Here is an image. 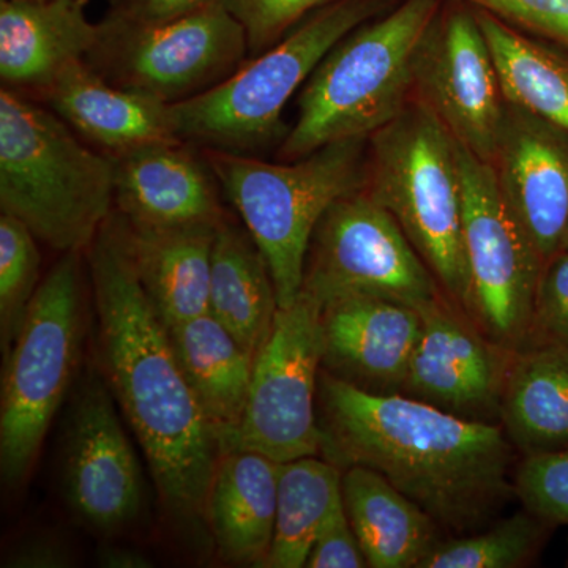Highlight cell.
Masks as SVG:
<instances>
[{"label": "cell", "mask_w": 568, "mask_h": 568, "mask_svg": "<svg viewBox=\"0 0 568 568\" xmlns=\"http://www.w3.org/2000/svg\"><path fill=\"white\" fill-rule=\"evenodd\" d=\"M108 387L144 452L171 521L201 540L222 452L142 286L129 223L110 216L89 246Z\"/></svg>", "instance_id": "1"}, {"label": "cell", "mask_w": 568, "mask_h": 568, "mask_svg": "<svg viewBox=\"0 0 568 568\" xmlns=\"http://www.w3.org/2000/svg\"><path fill=\"white\" fill-rule=\"evenodd\" d=\"M317 422L323 458L383 474L447 537L487 528L517 499L519 454L500 425L452 416L402 394H372L324 369Z\"/></svg>", "instance_id": "2"}, {"label": "cell", "mask_w": 568, "mask_h": 568, "mask_svg": "<svg viewBox=\"0 0 568 568\" xmlns=\"http://www.w3.org/2000/svg\"><path fill=\"white\" fill-rule=\"evenodd\" d=\"M114 160L78 141L58 115L0 93V207L37 241L63 253L89 248L111 216Z\"/></svg>", "instance_id": "3"}, {"label": "cell", "mask_w": 568, "mask_h": 568, "mask_svg": "<svg viewBox=\"0 0 568 568\" xmlns=\"http://www.w3.org/2000/svg\"><path fill=\"white\" fill-rule=\"evenodd\" d=\"M439 9L440 0H406L339 40L302 88L297 119L280 151L284 159L369 138L398 118L413 100L418 41Z\"/></svg>", "instance_id": "4"}, {"label": "cell", "mask_w": 568, "mask_h": 568, "mask_svg": "<svg viewBox=\"0 0 568 568\" xmlns=\"http://www.w3.org/2000/svg\"><path fill=\"white\" fill-rule=\"evenodd\" d=\"M364 192L394 215L440 290L466 312L469 268L458 144L424 104L410 100L369 136Z\"/></svg>", "instance_id": "5"}, {"label": "cell", "mask_w": 568, "mask_h": 568, "mask_svg": "<svg viewBox=\"0 0 568 568\" xmlns=\"http://www.w3.org/2000/svg\"><path fill=\"white\" fill-rule=\"evenodd\" d=\"M368 136L332 142L293 163L212 151V173L271 268L280 308L304 286L310 242L325 212L365 186Z\"/></svg>", "instance_id": "6"}, {"label": "cell", "mask_w": 568, "mask_h": 568, "mask_svg": "<svg viewBox=\"0 0 568 568\" xmlns=\"http://www.w3.org/2000/svg\"><path fill=\"white\" fill-rule=\"evenodd\" d=\"M390 0H336L207 91L173 103L181 140L213 151L256 149L282 133L284 106L327 52L364 22L383 14Z\"/></svg>", "instance_id": "7"}, {"label": "cell", "mask_w": 568, "mask_h": 568, "mask_svg": "<svg viewBox=\"0 0 568 568\" xmlns=\"http://www.w3.org/2000/svg\"><path fill=\"white\" fill-rule=\"evenodd\" d=\"M78 253L44 276L29 305L6 366L0 399V474L6 487L29 476L78 365L81 343Z\"/></svg>", "instance_id": "8"}, {"label": "cell", "mask_w": 568, "mask_h": 568, "mask_svg": "<svg viewBox=\"0 0 568 568\" xmlns=\"http://www.w3.org/2000/svg\"><path fill=\"white\" fill-rule=\"evenodd\" d=\"M248 52L241 22L223 0H215L159 24L106 17L88 59L89 67L112 84L178 103L226 80Z\"/></svg>", "instance_id": "9"}, {"label": "cell", "mask_w": 568, "mask_h": 568, "mask_svg": "<svg viewBox=\"0 0 568 568\" xmlns=\"http://www.w3.org/2000/svg\"><path fill=\"white\" fill-rule=\"evenodd\" d=\"M304 293L321 306L376 297L420 308L444 294L398 222L358 190L336 201L306 254Z\"/></svg>", "instance_id": "10"}, {"label": "cell", "mask_w": 568, "mask_h": 568, "mask_svg": "<svg viewBox=\"0 0 568 568\" xmlns=\"http://www.w3.org/2000/svg\"><path fill=\"white\" fill-rule=\"evenodd\" d=\"M458 164L469 268L466 313L488 338L517 353L529 343L545 261L507 211L491 164L459 144Z\"/></svg>", "instance_id": "11"}, {"label": "cell", "mask_w": 568, "mask_h": 568, "mask_svg": "<svg viewBox=\"0 0 568 568\" xmlns=\"http://www.w3.org/2000/svg\"><path fill=\"white\" fill-rule=\"evenodd\" d=\"M321 315L323 306L304 291L276 313L271 336L254 357L245 416L231 452H254L275 463L320 454Z\"/></svg>", "instance_id": "12"}, {"label": "cell", "mask_w": 568, "mask_h": 568, "mask_svg": "<svg viewBox=\"0 0 568 568\" xmlns=\"http://www.w3.org/2000/svg\"><path fill=\"white\" fill-rule=\"evenodd\" d=\"M413 100L459 145L493 164L507 102L476 10L437 11L414 54Z\"/></svg>", "instance_id": "13"}, {"label": "cell", "mask_w": 568, "mask_h": 568, "mask_svg": "<svg viewBox=\"0 0 568 568\" xmlns=\"http://www.w3.org/2000/svg\"><path fill=\"white\" fill-rule=\"evenodd\" d=\"M417 310L422 334L399 394L452 416L500 425L515 351L488 338L446 294Z\"/></svg>", "instance_id": "14"}, {"label": "cell", "mask_w": 568, "mask_h": 568, "mask_svg": "<svg viewBox=\"0 0 568 568\" xmlns=\"http://www.w3.org/2000/svg\"><path fill=\"white\" fill-rule=\"evenodd\" d=\"M99 376L89 377L71 413L63 458V493L84 525L110 532L130 525L142 507L140 462Z\"/></svg>", "instance_id": "15"}, {"label": "cell", "mask_w": 568, "mask_h": 568, "mask_svg": "<svg viewBox=\"0 0 568 568\" xmlns=\"http://www.w3.org/2000/svg\"><path fill=\"white\" fill-rule=\"evenodd\" d=\"M491 168L511 219L547 263L568 222V130L507 102Z\"/></svg>", "instance_id": "16"}, {"label": "cell", "mask_w": 568, "mask_h": 568, "mask_svg": "<svg viewBox=\"0 0 568 568\" xmlns=\"http://www.w3.org/2000/svg\"><path fill=\"white\" fill-rule=\"evenodd\" d=\"M323 369L372 394H399L422 334L414 306L355 297L324 306Z\"/></svg>", "instance_id": "17"}, {"label": "cell", "mask_w": 568, "mask_h": 568, "mask_svg": "<svg viewBox=\"0 0 568 568\" xmlns=\"http://www.w3.org/2000/svg\"><path fill=\"white\" fill-rule=\"evenodd\" d=\"M179 142L144 145L114 160V203L132 226L222 220L211 175Z\"/></svg>", "instance_id": "18"}, {"label": "cell", "mask_w": 568, "mask_h": 568, "mask_svg": "<svg viewBox=\"0 0 568 568\" xmlns=\"http://www.w3.org/2000/svg\"><path fill=\"white\" fill-rule=\"evenodd\" d=\"M52 111L114 155L179 142L173 103L104 80L88 62L63 70L44 89Z\"/></svg>", "instance_id": "19"}, {"label": "cell", "mask_w": 568, "mask_h": 568, "mask_svg": "<svg viewBox=\"0 0 568 568\" xmlns=\"http://www.w3.org/2000/svg\"><path fill=\"white\" fill-rule=\"evenodd\" d=\"M100 40L85 0H0V78L10 88L47 89L85 62Z\"/></svg>", "instance_id": "20"}, {"label": "cell", "mask_w": 568, "mask_h": 568, "mask_svg": "<svg viewBox=\"0 0 568 568\" xmlns=\"http://www.w3.org/2000/svg\"><path fill=\"white\" fill-rule=\"evenodd\" d=\"M280 463L254 452L222 455L207 500V525L227 562L264 567L274 544Z\"/></svg>", "instance_id": "21"}, {"label": "cell", "mask_w": 568, "mask_h": 568, "mask_svg": "<svg viewBox=\"0 0 568 568\" xmlns=\"http://www.w3.org/2000/svg\"><path fill=\"white\" fill-rule=\"evenodd\" d=\"M216 224L166 227L129 224L142 286L166 327L209 313Z\"/></svg>", "instance_id": "22"}, {"label": "cell", "mask_w": 568, "mask_h": 568, "mask_svg": "<svg viewBox=\"0 0 568 568\" xmlns=\"http://www.w3.org/2000/svg\"><path fill=\"white\" fill-rule=\"evenodd\" d=\"M342 489L368 567L418 568L447 537L432 515L375 469L346 467Z\"/></svg>", "instance_id": "23"}, {"label": "cell", "mask_w": 568, "mask_h": 568, "mask_svg": "<svg viewBox=\"0 0 568 568\" xmlns=\"http://www.w3.org/2000/svg\"><path fill=\"white\" fill-rule=\"evenodd\" d=\"M168 331L183 375L219 440L220 452L230 454L248 402L252 355L211 313Z\"/></svg>", "instance_id": "24"}, {"label": "cell", "mask_w": 568, "mask_h": 568, "mask_svg": "<svg viewBox=\"0 0 568 568\" xmlns=\"http://www.w3.org/2000/svg\"><path fill=\"white\" fill-rule=\"evenodd\" d=\"M500 426L519 457L568 448V346L538 343L515 353Z\"/></svg>", "instance_id": "25"}, {"label": "cell", "mask_w": 568, "mask_h": 568, "mask_svg": "<svg viewBox=\"0 0 568 568\" xmlns=\"http://www.w3.org/2000/svg\"><path fill=\"white\" fill-rule=\"evenodd\" d=\"M280 305L271 268L248 231L226 220L216 224L209 313L253 361L274 328Z\"/></svg>", "instance_id": "26"}, {"label": "cell", "mask_w": 568, "mask_h": 568, "mask_svg": "<svg viewBox=\"0 0 568 568\" xmlns=\"http://www.w3.org/2000/svg\"><path fill=\"white\" fill-rule=\"evenodd\" d=\"M506 102L568 130V48L476 10Z\"/></svg>", "instance_id": "27"}, {"label": "cell", "mask_w": 568, "mask_h": 568, "mask_svg": "<svg viewBox=\"0 0 568 568\" xmlns=\"http://www.w3.org/2000/svg\"><path fill=\"white\" fill-rule=\"evenodd\" d=\"M342 481V467L325 458L280 463L274 544L264 567H306L317 532L343 503Z\"/></svg>", "instance_id": "28"}, {"label": "cell", "mask_w": 568, "mask_h": 568, "mask_svg": "<svg viewBox=\"0 0 568 568\" xmlns=\"http://www.w3.org/2000/svg\"><path fill=\"white\" fill-rule=\"evenodd\" d=\"M556 526L523 508L467 536L446 537L418 568H523L532 566Z\"/></svg>", "instance_id": "29"}, {"label": "cell", "mask_w": 568, "mask_h": 568, "mask_svg": "<svg viewBox=\"0 0 568 568\" xmlns=\"http://www.w3.org/2000/svg\"><path fill=\"white\" fill-rule=\"evenodd\" d=\"M40 252L32 231L14 216H0V346L7 354L39 290Z\"/></svg>", "instance_id": "30"}, {"label": "cell", "mask_w": 568, "mask_h": 568, "mask_svg": "<svg viewBox=\"0 0 568 568\" xmlns=\"http://www.w3.org/2000/svg\"><path fill=\"white\" fill-rule=\"evenodd\" d=\"M514 484L526 510L556 528L568 526V448L519 457Z\"/></svg>", "instance_id": "31"}, {"label": "cell", "mask_w": 568, "mask_h": 568, "mask_svg": "<svg viewBox=\"0 0 568 568\" xmlns=\"http://www.w3.org/2000/svg\"><path fill=\"white\" fill-rule=\"evenodd\" d=\"M336 0H223L241 22L250 52H263L293 32L301 22Z\"/></svg>", "instance_id": "32"}, {"label": "cell", "mask_w": 568, "mask_h": 568, "mask_svg": "<svg viewBox=\"0 0 568 568\" xmlns=\"http://www.w3.org/2000/svg\"><path fill=\"white\" fill-rule=\"evenodd\" d=\"M538 343L568 346V250L549 257L538 280L528 346Z\"/></svg>", "instance_id": "33"}, {"label": "cell", "mask_w": 568, "mask_h": 568, "mask_svg": "<svg viewBox=\"0 0 568 568\" xmlns=\"http://www.w3.org/2000/svg\"><path fill=\"white\" fill-rule=\"evenodd\" d=\"M530 36L568 48V0H459Z\"/></svg>", "instance_id": "34"}, {"label": "cell", "mask_w": 568, "mask_h": 568, "mask_svg": "<svg viewBox=\"0 0 568 568\" xmlns=\"http://www.w3.org/2000/svg\"><path fill=\"white\" fill-rule=\"evenodd\" d=\"M308 568H365L364 551L345 510V504L328 515L310 551Z\"/></svg>", "instance_id": "35"}, {"label": "cell", "mask_w": 568, "mask_h": 568, "mask_svg": "<svg viewBox=\"0 0 568 568\" xmlns=\"http://www.w3.org/2000/svg\"><path fill=\"white\" fill-rule=\"evenodd\" d=\"M215 0H112L108 17L134 24H159L178 20Z\"/></svg>", "instance_id": "36"}, {"label": "cell", "mask_w": 568, "mask_h": 568, "mask_svg": "<svg viewBox=\"0 0 568 568\" xmlns=\"http://www.w3.org/2000/svg\"><path fill=\"white\" fill-rule=\"evenodd\" d=\"M73 566L69 549L48 537L29 538L3 560L9 568H67Z\"/></svg>", "instance_id": "37"}, {"label": "cell", "mask_w": 568, "mask_h": 568, "mask_svg": "<svg viewBox=\"0 0 568 568\" xmlns=\"http://www.w3.org/2000/svg\"><path fill=\"white\" fill-rule=\"evenodd\" d=\"M97 564L103 568H151L152 560L140 549L108 545L100 548Z\"/></svg>", "instance_id": "38"}, {"label": "cell", "mask_w": 568, "mask_h": 568, "mask_svg": "<svg viewBox=\"0 0 568 568\" xmlns=\"http://www.w3.org/2000/svg\"><path fill=\"white\" fill-rule=\"evenodd\" d=\"M562 248L568 250V222L566 226V233H564ZM560 248V250H562Z\"/></svg>", "instance_id": "39"}, {"label": "cell", "mask_w": 568, "mask_h": 568, "mask_svg": "<svg viewBox=\"0 0 568 568\" xmlns=\"http://www.w3.org/2000/svg\"><path fill=\"white\" fill-rule=\"evenodd\" d=\"M17 2H48V0H17Z\"/></svg>", "instance_id": "40"}, {"label": "cell", "mask_w": 568, "mask_h": 568, "mask_svg": "<svg viewBox=\"0 0 568 568\" xmlns=\"http://www.w3.org/2000/svg\"><path fill=\"white\" fill-rule=\"evenodd\" d=\"M567 566H568V559H567Z\"/></svg>", "instance_id": "41"}]
</instances>
